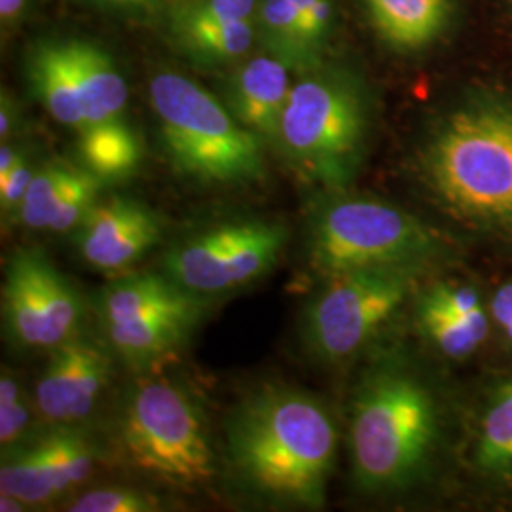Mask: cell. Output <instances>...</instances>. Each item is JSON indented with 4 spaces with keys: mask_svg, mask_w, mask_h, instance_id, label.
<instances>
[{
    "mask_svg": "<svg viewBox=\"0 0 512 512\" xmlns=\"http://www.w3.org/2000/svg\"><path fill=\"white\" fill-rule=\"evenodd\" d=\"M435 200L456 219L512 236V101L480 95L444 114L421 152Z\"/></svg>",
    "mask_w": 512,
    "mask_h": 512,
    "instance_id": "2",
    "label": "cell"
},
{
    "mask_svg": "<svg viewBox=\"0 0 512 512\" xmlns=\"http://www.w3.org/2000/svg\"><path fill=\"white\" fill-rule=\"evenodd\" d=\"M78 156L97 179L118 183L139 169L143 147L137 131L126 118H120L78 131Z\"/></svg>",
    "mask_w": 512,
    "mask_h": 512,
    "instance_id": "21",
    "label": "cell"
},
{
    "mask_svg": "<svg viewBox=\"0 0 512 512\" xmlns=\"http://www.w3.org/2000/svg\"><path fill=\"white\" fill-rule=\"evenodd\" d=\"M308 264L323 277L368 268H420L439 255L429 226L397 205L361 196H329L308 222Z\"/></svg>",
    "mask_w": 512,
    "mask_h": 512,
    "instance_id": "7",
    "label": "cell"
},
{
    "mask_svg": "<svg viewBox=\"0 0 512 512\" xmlns=\"http://www.w3.org/2000/svg\"><path fill=\"white\" fill-rule=\"evenodd\" d=\"M67 50L82 95L86 126L126 118L128 84L114 57L90 40H67Z\"/></svg>",
    "mask_w": 512,
    "mask_h": 512,
    "instance_id": "18",
    "label": "cell"
},
{
    "mask_svg": "<svg viewBox=\"0 0 512 512\" xmlns=\"http://www.w3.org/2000/svg\"><path fill=\"white\" fill-rule=\"evenodd\" d=\"M287 241L277 220H222L171 245L162 272L200 298L234 293L270 274Z\"/></svg>",
    "mask_w": 512,
    "mask_h": 512,
    "instance_id": "9",
    "label": "cell"
},
{
    "mask_svg": "<svg viewBox=\"0 0 512 512\" xmlns=\"http://www.w3.org/2000/svg\"><path fill=\"white\" fill-rule=\"evenodd\" d=\"M255 21L262 52L285 63L294 76L327 61V50L311 37L291 0H260Z\"/></svg>",
    "mask_w": 512,
    "mask_h": 512,
    "instance_id": "20",
    "label": "cell"
},
{
    "mask_svg": "<svg viewBox=\"0 0 512 512\" xmlns=\"http://www.w3.org/2000/svg\"><path fill=\"white\" fill-rule=\"evenodd\" d=\"M33 0H0V19L4 25L16 23L31 6Z\"/></svg>",
    "mask_w": 512,
    "mask_h": 512,
    "instance_id": "36",
    "label": "cell"
},
{
    "mask_svg": "<svg viewBox=\"0 0 512 512\" xmlns=\"http://www.w3.org/2000/svg\"><path fill=\"white\" fill-rule=\"evenodd\" d=\"M164 234L160 215L145 203L114 196L95 203L74 230V245L86 264L99 272H124L148 255Z\"/></svg>",
    "mask_w": 512,
    "mask_h": 512,
    "instance_id": "13",
    "label": "cell"
},
{
    "mask_svg": "<svg viewBox=\"0 0 512 512\" xmlns=\"http://www.w3.org/2000/svg\"><path fill=\"white\" fill-rule=\"evenodd\" d=\"M38 165L33 160V154L27 150L18 164L10 171L0 175V211L2 217H16L21 202L33 183V177L37 175Z\"/></svg>",
    "mask_w": 512,
    "mask_h": 512,
    "instance_id": "30",
    "label": "cell"
},
{
    "mask_svg": "<svg viewBox=\"0 0 512 512\" xmlns=\"http://www.w3.org/2000/svg\"><path fill=\"white\" fill-rule=\"evenodd\" d=\"M503 332H505V336H507V340H509V342H511V344H512V323H511V325H507V327H505V329H503Z\"/></svg>",
    "mask_w": 512,
    "mask_h": 512,
    "instance_id": "39",
    "label": "cell"
},
{
    "mask_svg": "<svg viewBox=\"0 0 512 512\" xmlns=\"http://www.w3.org/2000/svg\"><path fill=\"white\" fill-rule=\"evenodd\" d=\"M103 181L97 179L84 165H74L69 183L57 205L50 232L67 234L74 232L80 222L90 215L95 203L99 202V192Z\"/></svg>",
    "mask_w": 512,
    "mask_h": 512,
    "instance_id": "26",
    "label": "cell"
},
{
    "mask_svg": "<svg viewBox=\"0 0 512 512\" xmlns=\"http://www.w3.org/2000/svg\"><path fill=\"white\" fill-rule=\"evenodd\" d=\"M31 423V408L19 389L18 380L6 368L0 378V444L2 450L27 437Z\"/></svg>",
    "mask_w": 512,
    "mask_h": 512,
    "instance_id": "28",
    "label": "cell"
},
{
    "mask_svg": "<svg viewBox=\"0 0 512 512\" xmlns=\"http://www.w3.org/2000/svg\"><path fill=\"white\" fill-rule=\"evenodd\" d=\"M315 42L327 50L336 27L334 0H291Z\"/></svg>",
    "mask_w": 512,
    "mask_h": 512,
    "instance_id": "32",
    "label": "cell"
},
{
    "mask_svg": "<svg viewBox=\"0 0 512 512\" xmlns=\"http://www.w3.org/2000/svg\"><path fill=\"white\" fill-rule=\"evenodd\" d=\"M418 323L425 338L450 359L469 357L488 336V317L484 310L454 315L418 304Z\"/></svg>",
    "mask_w": 512,
    "mask_h": 512,
    "instance_id": "23",
    "label": "cell"
},
{
    "mask_svg": "<svg viewBox=\"0 0 512 512\" xmlns=\"http://www.w3.org/2000/svg\"><path fill=\"white\" fill-rule=\"evenodd\" d=\"M19 126V105L12 93L2 90L0 95V139L8 141Z\"/></svg>",
    "mask_w": 512,
    "mask_h": 512,
    "instance_id": "33",
    "label": "cell"
},
{
    "mask_svg": "<svg viewBox=\"0 0 512 512\" xmlns=\"http://www.w3.org/2000/svg\"><path fill=\"white\" fill-rule=\"evenodd\" d=\"M158 509L160 503L152 495L124 486L97 488L78 495L69 507L71 512H152Z\"/></svg>",
    "mask_w": 512,
    "mask_h": 512,
    "instance_id": "29",
    "label": "cell"
},
{
    "mask_svg": "<svg viewBox=\"0 0 512 512\" xmlns=\"http://www.w3.org/2000/svg\"><path fill=\"white\" fill-rule=\"evenodd\" d=\"M99 446L78 425H52L2 450L0 492L48 505L92 475Z\"/></svg>",
    "mask_w": 512,
    "mask_h": 512,
    "instance_id": "11",
    "label": "cell"
},
{
    "mask_svg": "<svg viewBox=\"0 0 512 512\" xmlns=\"http://www.w3.org/2000/svg\"><path fill=\"white\" fill-rule=\"evenodd\" d=\"M82 298L69 277L40 249L10 256L2 283L8 338L25 349H54L80 332Z\"/></svg>",
    "mask_w": 512,
    "mask_h": 512,
    "instance_id": "10",
    "label": "cell"
},
{
    "mask_svg": "<svg viewBox=\"0 0 512 512\" xmlns=\"http://www.w3.org/2000/svg\"><path fill=\"white\" fill-rule=\"evenodd\" d=\"M50 351L35 387L37 410L46 423L78 425L92 414L109 387L110 349L78 332Z\"/></svg>",
    "mask_w": 512,
    "mask_h": 512,
    "instance_id": "12",
    "label": "cell"
},
{
    "mask_svg": "<svg viewBox=\"0 0 512 512\" xmlns=\"http://www.w3.org/2000/svg\"><path fill=\"white\" fill-rule=\"evenodd\" d=\"M25 76L33 95L48 114L65 128L86 126L82 95L67 50V40H42L25 59Z\"/></svg>",
    "mask_w": 512,
    "mask_h": 512,
    "instance_id": "17",
    "label": "cell"
},
{
    "mask_svg": "<svg viewBox=\"0 0 512 512\" xmlns=\"http://www.w3.org/2000/svg\"><path fill=\"white\" fill-rule=\"evenodd\" d=\"M25 509V503L14 497V495L4 494L0 492V511L2 512H18Z\"/></svg>",
    "mask_w": 512,
    "mask_h": 512,
    "instance_id": "38",
    "label": "cell"
},
{
    "mask_svg": "<svg viewBox=\"0 0 512 512\" xmlns=\"http://www.w3.org/2000/svg\"><path fill=\"white\" fill-rule=\"evenodd\" d=\"M25 152H27V148L16 147V145L4 141L0 148V175L10 171L14 165L18 164Z\"/></svg>",
    "mask_w": 512,
    "mask_h": 512,
    "instance_id": "37",
    "label": "cell"
},
{
    "mask_svg": "<svg viewBox=\"0 0 512 512\" xmlns=\"http://www.w3.org/2000/svg\"><path fill=\"white\" fill-rule=\"evenodd\" d=\"M118 444L131 467L171 488H200L215 476L202 404L171 378H152L129 393L118 420Z\"/></svg>",
    "mask_w": 512,
    "mask_h": 512,
    "instance_id": "6",
    "label": "cell"
},
{
    "mask_svg": "<svg viewBox=\"0 0 512 512\" xmlns=\"http://www.w3.org/2000/svg\"><path fill=\"white\" fill-rule=\"evenodd\" d=\"M439 435L437 406L416 376L399 368L372 372L359 387L349 421L357 486L387 494L414 484Z\"/></svg>",
    "mask_w": 512,
    "mask_h": 512,
    "instance_id": "4",
    "label": "cell"
},
{
    "mask_svg": "<svg viewBox=\"0 0 512 512\" xmlns=\"http://www.w3.org/2000/svg\"><path fill=\"white\" fill-rule=\"evenodd\" d=\"M372 29L399 54L435 44L454 18V0H363Z\"/></svg>",
    "mask_w": 512,
    "mask_h": 512,
    "instance_id": "15",
    "label": "cell"
},
{
    "mask_svg": "<svg viewBox=\"0 0 512 512\" xmlns=\"http://www.w3.org/2000/svg\"><path fill=\"white\" fill-rule=\"evenodd\" d=\"M420 268H368L327 277L302 319L313 359L342 363L401 310Z\"/></svg>",
    "mask_w": 512,
    "mask_h": 512,
    "instance_id": "8",
    "label": "cell"
},
{
    "mask_svg": "<svg viewBox=\"0 0 512 512\" xmlns=\"http://www.w3.org/2000/svg\"><path fill=\"white\" fill-rule=\"evenodd\" d=\"M338 452L329 408L287 385H262L226 420V459L251 494L277 505L319 509Z\"/></svg>",
    "mask_w": 512,
    "mask_h": 512,
    "instance_id": "1",
    "label": "cell"
},
{
    "mask_svg": "<svg viewBox=\"0 0 512 512\" xmlns=\"http://www.w3.org/2000/svg\"><path fill=\"white\" fill-rule=\"evenodd\" d=\"M73 169V164H65L59 160L38 165L37 175L33 177V183L29 186L16 215L21 224H25L31 230H50L57 205L63 196L65 186L69 183Z\"/></svg>",
    "mask_w": 512,
    "mask_h": 512,
    "instance_id": "25",
    "label": "cell"
},
{
    "mask_svg": "<svg viewBox=\"0 0 512 512\" xmlns=\"http://www.w3.org/2000/svg\"><path fill=\"white\" fill-rule=\"evenodd\" d=\"M372 112L365 80L325 61L296 76L275 152L300 181L338 192L355 179L365 162Z\"/></svg>",
    "mask_w": 512,
    "mask_h": 512,
    "instance_id": "3",
    "label": "cell"
},
{
    "mask_svg": "<svg viewBox=\"0 0 512 512\" xmlns=\"http://www.w3.org/2000/svg\"><path fill=\"white\" fill-rule=\"evenodd\" d=\"M101 8L124 14H147L160 6L162 0H93Z\"/></svg>",
    "mask_w": 512,
    "mask_h": 512,
    "instance_id": "35",
    "label": "cell"
},
{
    "mask_svg": "<svg viewBox=\"0 0 512 512\" xmlns=\"http://www.w3.org/2000/svg\"><path fill=\"white\" fill-rule=\"evenodd\" d=\"M476 465L492 476L512 475V378L497 389L480 425Z\"/></svg>",
    "mask_w": 512,
    "mask_h": 512,
    "instance_id": "24",
    "label": "cell"
},
{
    "mask_svg": "<svg viewBox=\"0 0 512 512\" xmlns=\"http://www.w3.org/2000/svg\"><path fill=\"white\" fill-rule=\"evenodd\" d=\"M202 311H162L105 327L112 349L133 366H148L175 351L198 325Z\"/></svg>",
    "mask_w": 512,
    "mask_h": 512,
    "instance_id": "19",
    "label": "cell"
},
{
    "mask_svg": "<svg viewBox=\"0 0 512 512\" xmlns=\"http://www.w3.org/2000/svg\"><path fill=\"white\" fill-rule=\"evenodd\" d=\"M293 71L274 55H249L224 78L222 103L239 124L251 129L268 148L279 141L281 116L293 88Z\"/></svg>",
    "mask_w": 512,
    "mask_h": 512,
    "instance_id": "14",
    "label": "cell"
},
{
    "mask_svg": "<svg viewBox=\"0 0 512 512\" xmlns=\"http://www.w3.org/2000/svg\"><path fill=\"white\" fill-rule=\"evenodd\" d=\"M420 306L446 311L454 315H471L484 310L478 291L469 285H448L440 283L421 294Z\"/></svg>",
    "mask_w": 512,
    "mask_h": 512,
    "instance_id": "31",
    "label": "cell"
},
{
    "mask_svg": "<svg viewBox=\"0 0 512 512\" xmlns=\"http://www.w3.org/2000/svg\"><path fill=\"white\" fill-rule=\"evenodd\" d=\"M260 0H179L169 10V29L253 19Z\"/></svg>",
    "mask_w": 512,
    "mask_h": 512,
    "instance_id": "27",
    "label": "cell"
},
{
    "mask_svg": "<svg viewBox=\"0 0 512 512\" xmlns=\"http://www.w3.org/2000/svg\"><path fill=\"white\" fill-rule=\"evenodd\" d=\"M148 97L165 156L179 175L205 186L264 179L268 145L198 82L160 71L150 80Z\"/></svg>",
    "mask_w": 512,
    "mask_h": 512,
    "instance_id": "5",
    "label": "cell"
},
{
    "mask_svg": "<svg viewBox=\"0 0 512 512\" xmlns=\"http://www.w3.org/2000/svg\"><path fill=\"white\" fill-rule=\"evenodd\" d=\"M492 315L495 323L505 329L512 323V281L505 283L497 289L494 300H492Z\"/></svg>",
    "mask_w": 512,
    "mask_h": 512,
    "instance_id": "34",
    "label": "cell"
},
{
    "mask_svg": "<svg viewBox=\"0 0 512 512\" xmlns=\"http://www.w3.org/2000/svg\"><path fill=\"white\" fill-rule=\"evenodd\" d=\"M205 298L184 291L167 275L143 272L110 281L101 293L103 327L133 321L162 311H203Z\"/></svg>",
    "mask_w": 512,
    "mask_h": 512,
    "instance_id": "16",
    "label": "cell"
},
{
    "mask_svg": "<svg viewBox=\"0 0 512 512\" xmlns=\"http://www.w3.org/2000/svg\"><path fill=\"white\" fill-rule=\"evenodd\" d=\"M169 33L175 40V46L203 69H232L253 54L255 46H258L255 18L175 27L169 29Z\"/></svg>",
    "mask_w": 512,
    "mask_h": 512,
    "instance_id": "22",
    "label": "cell"
}]
</instances>
